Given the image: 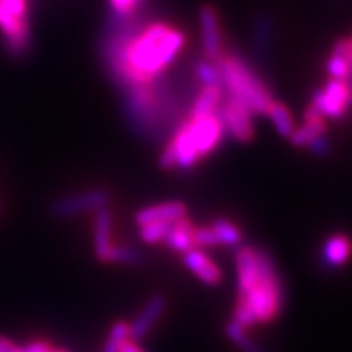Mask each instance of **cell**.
I'll return each mask as SVG.
<instances>
[{
  "label": "cell",
  "mask_w": 352,
  "mask_h": 352,
  "mask_svg": "<svg viewBox=\"0 0 352 352\" xmlns=\"http://www.w3.org/2000/svg\"><path fill=\"white\" fill-rule=\"evenodd\" d=\"M267 116L271 118L272 124H274L276 131L279 132L284 138H290L292 132L296 131V122H294L292 113L289 111V108L284 103L279 101H272V104L267 109Z\"/></svg>",
  "instance_id": "cell-18"
},
{
  "label": "cell",
  "mask_w": 352,
  "mask_h": 352,
  "mask_svg": "<svg viewBox=\"0 0 352 352\" xmlns=\"http://www.w3.org/2000/svg\"><path fill=\"white\" fill-rule=\"evenodd\" d=\"M327 134V120L314 108H307L305 111V124L302 127H296V131L290 135V140L296 147H308L310 148L316 140L324 138Z\"/></svg>",
  "instance_id": "cell-13"
},
{
  "label": "cell",
  "mask_w": 352,
  "mask_h": 352,
  "mask_svg": "<svg viewBox=\"0 0 352 352\" xmlns=\"http://www.w3.org/2000/svg\"><path fill=\"white\" fill-rule=\"evenodd\" d=\"M328 74L336 80H349L352 69L347 59V39H340L333 47V54L328 60Z\"/></svg>",
  "instance_id": "cell-17"
},
{
  "label": "cell",
  "mask_w": 352,
  "mask_h": 352,
  "mask_svg": "<svg viewBox=\"0 0 352 352\" xmlns=\"http://www.w3.org/2000/svg\"><path fill=\"white\" fill-rule=\"evenodd\" d=\"M352 245L349 236L344 233H334L329 236L323 248V261L331 267H340L351 256Z\"/></svg>",
  "instance_id": "cell-15"
},
{
  "label": "cell",
  "mask_w": 352,
  "mask_h": 352,
  "mask_svg": "<svg viewBox=\"0 0 352 352\" xmlns=\"http://www.w3.org/2000/svg\"><path fill=\"white\" fill-rule=\"evenodd\" d=\"M352 104V88L347 80L331 78L327 85L318 90L314 96L311 108L316 109L327 120H338L346 114Z\"/></svg>",
  "instance_id": "cell-5"
},
{
  "label": "cell",
  "mask_w": 352,
  "mask_h": 352,
  "mask_svg": "<svg viewBox=\"0 0 352 352\" xmlns=\"http://www.w3.org/2000/svg\"><path fill=\"white\" fill-rule=\"evenodd\" d=\"M19 349L20 347L16 346L12 340L0 336V352H16Z\"/></svg>",
  "instance_id": "cell-28"
},
{
  "label": "cell",
  "mask_w": 352,
  "mask_h": 352,
  "mask_svg": "<svg viewBox=\"0 0 352 352\" xmlns=\"http://www.w3.org/2000/svg\"><path fill=\"white\" fill-rule=\"evenodd\" d=\"M109 202V195L104 189H90V191L78 192L74 196L60 197L52 202L51 214L59 219L76 217L78 214L96 212L101 208H107Z\"/></svg>",
  "instance_id": "cell-6"
},
{
  "label": "cell",
  "mask_w": 352,
  "mask_h": 352,
  "mask_svg": "<svg viewBox=\"0 0 352 352\" xmlns=\"http://www.w3.org/2000/svg\"><path fill=\"white\" fill-rule=\"evenodd\" d=\"M222 87H202L199 95L196 96L195 103L191 107V118H202L209 114H217V109L222 103Z\"/></svg>",
  "instance_id": "cell-16"
},
{
  "label": "cell",
  "mask_w": 352,
  "mask_h": 352,
  "mask_svg": "<svg viewBox=\"0 0 352 352\" xmlns=\"http://www.w3.org/2000/svg\"><path fill=\"white\" fill-rule=\"evenodd\" d=\"M171 226H173V222H153L147 223V226H142L139 232L140 240L148 245H155L158 241H165Z\"/></svg>",
  "instance_id": "cell-23"
},
{
  "label": "cell",
  "mask_w": 352,
  "mask_h": 352,
  "mask_svg": "<svg viewBox=\"0 0 352 352\" xmlns=\"http://www.w3.org/2000/svg\"><path fill=\"white\" fill-rule=\"evenodd\" d=\"M220 246L215 239L212 228L210 227H196L195 228V248H215Z\"/></svg>",
  "instance_id": "cell-25"
},
{
  "label": "cell",
  "mask_w": 352,
  "mask_h": 352,
  "mask_svg": "<svg viewBox=\"0 0 352 352\" xmlns=\"http://www.w3.org/2000/svg\"><path fill=\"white\" fill-rule=\"evenodd\" d=\"M131 340L129 323L127 321H116L109 329L108 340L103 346V352H121V347L126 341Z\"/></svg>",
  "instance_id": "cell-21"
},
{
  "label": "cell",
  "mask_w": 352,
  "mask_h": 352,
  "mask_svg": "<svg viewBox=\"0 0 352 352\" xmlns=\"http://www.w3.org/2000/svg\"><path fill=\"white\" fill-rule=\"evenodd\" d=\"M223 131L226 127L219 114L202 118L189 116L162 152L158 164L164 170H191L219 147Z\"/></svg>",
  "instance_id": "cell-3"
},
{
  "label": "cell",
  "mask_w": 352,
  "mask_h": 352,
  "mask_svg": "<svg viewBox=\"0 0 352 352\" xmlns=\"http://www.w3.org/2000/svg\"><path fill=\"white\" fill-rule=\"evenodd\" d=\"M142 253L139 252L138 248H132V246H124V245H113L111 252L108 254L107 263L113 264H139L142 263Z\"/></svg>",
  "instance_id": "cell-22"
},
{
  "label": "cell",
  "mask_w": 352,
  "mask_h": 352,
  "mask_svg": "<svg viewBox=\"0 0 352 352\" xmlns=\"http://www.w3.org/2000/svg\"><path fill=\"white\" fill-rule=\"evenodd\" d=\"M347 59H349V64L352 69V36L347 39Z\"/></svg>",
  "instance_id": "cell-30"
},
{
  "label": "cell",
  "mask_w": 352,
  "mask_h": 352,
  "mask_svg": "<svg viewBox=\"0 0 352 352\" xmlns=\"http://www.w3.org/2000/svg\"><path fill=\"white\" fill-rule=\"evenodd\" d=\"M210 228H212V232H214L215 239H217V241H219V245L236 248V246H240L241 239H243L240 228L236 227L233 222H230L228 219H215L212 222V226H210Z\"/></svg>",
  "instance_id": "cell-19"
},
{
  "label": "cell",
  "mask_w": 352,
  "mask_h": 352,
  "mask_svg": "<svg viewBox=\"0 0 352 352\" xmlns=\"http://www.w3.org/2000/svg\"><path fill=\"white\" fill-rule=\"evenodd\" d=\"M183 261L189 271L195 274L201 283L208 285H219L222 280V271L219 266L199 248H192L183 254Z\"/></svg>",
  "instance_id": "cell-12"
},
{
  "label": "cell",
  "mask_w": 352,
  "mask_h": 352,
  "mask_svg": "<svg viewBox=\"0 0 352 352\" xmlns=\"http://www.w3.org/2000/svg\"><path fill=\"white\" fill-rule=\"evenodd\" d=\"M252 111L236 100H228L222 108V124L240 142H250L254 138Z\"/></svg>",
  "instance_id": "cell-7"
},
{
  "label": "cell",
  "mask_w": 352,
  "mask_h": 352,
  "mask_svg": "<svg viewBox=\"0 0 352 352\" xmlns=\"http://www.w3.org/2000/svg\"><path fill=\"white\" fill-rule=\"evenodd\" d=\"M50 352H69V351H65V349H54V347H51Z\"/></svg>",
  "instance_id": "cell-31"
},
{
  "label": "cell",
  "mask_w": 352,
  "mask_h": 352,
  "mask_svg": "<svg viewBox=\"0 0 352 352\" xmlns=\"http://www.w3.org/2000/svg\"><path fill=\"white\" fill-rule=\"evenodd\" d=\"M226 334H227L228 340H230L233 344L239 347L240 352H264L261 347H259L256 342H254L252 338L248 336L246 328L240 327V324L235 323L233 320L230 321V323H227Z\"/></svg>",
  "instance_id": "cell-20"
},
{
  "label": "cell",
  "mask_w": 352,
  "mask_h": 352,
  "mask_svg": "<svg viewBox=\"0 0 352 352\" xmlns=\"http://www.w3.org/2000/svg\"><path fill=\"white\" fill-rule=\"evenodd\" d=\"M188 208L182 201H166L160 202V204L148 206V208L140 209L135 214V223L139 227L147 226V223L153 222H176L178 219L186 217Z\"/></svg>",
  "instance_id": "cell-10"
},
{
  "label": "cell",
  "mask_w": 352,
  "mask_h": 352,
  "mask_svg": "<svg viewBox=\"0 0 352 352\" xmlns=\"http://www.w3.org/2000/svg\"><path fill=\"white\" fill-rule=\"evenodd\" d=\"M235 270L239 296L233 321L243 328L274 321L283 310L285 292L272 258L256 246H240L235 252Z\"/></svg>",
  "instance_id": "cell-1"
},
{
  "label": "cell",
  "mask_w": 352,
  "mask_h": 352,
  "mask_svg": "<svg viewBox=\"0 0 352 352\" xmlns=\"http://www.w3.org/2000/svg\"><path fill=\"white\" fill-rule=\"evenodd\" d=\"M201 36L204 52L210 63H217L223 56L222 51V32H220V20L217 10L210 6H204L199 12Z\"/></svg>",
  "instance_id": "cell-8"
},
{
  "label": "cell",
  "mask_w": 352,
  "mask_h": 352,
  "mask_svg": "<svg viewBox=\"0 0 352 352\" xmlns=\"http://www.w3.org/2000/svg\"><path fill=\"white\" fill-rule=\"evenodd\" d=\"M166 310V298L164 296H153L148 298L145 307L140 310V314L135 316V320L129 323V333L132 341H140L151 333V329L155 327V323L162 318V315Z\"/></svg>",
  "instance_id": "cell-9"
},
{
  "label": "cell",
  "mask_w": 352,
  "mask_h": 352,
  "mask_svg": "<svg viewBox=\"0 0 352 352\" xmlns=\"http://www.w3.org/2000/svg\"><path fill=\"white\" fill-rule=\"evenodd\" d=\"M140 2H142V0H109L113 12L116 13L118 16L132 15L135 8L139 7Z\"/></svg>",
  "instance_id": "cell-26"
},
{
  "label": "cell",
  "mask_w": 352,
  "mask_h": 352,
  "mask_svg": "<svg viewBox=\"0 0 352 352\" xmlns=\"http://www.w3.org/2000/svg\"><path fill=\"white\" fill-rule=\"evenodd\" d=\"M113 214L108 208H101L95 212L94 219V252L98 261L107 263L113 248Z\"/></svg>",
  "instance_id": "cell-11"
},
{
  "label": "cell",
  "mask_w": 352,
  "mask_h": 352,
  "mask_svg": "<svg viewBox=\"0 0 352 352\" xmlns=\"http://www.w3.org/2000/svg\"><path fill=\"white\" fill-rule=\"evenodd\" d=\"M0 3L19 19H26V0H0Z\"/></svg>",
  "instance_id": "cell-27"
},
{
  "label": "cell",
  "mask_w": 352,
  "mask_h": 352,
  "mask_svg": "<svg viewBox=\"0 0 352 352\" xmlns=\"http://www.w3.org/2000/svg\"><path fill=\"white\" fill-rule=\"evenodd\" d=\"M195 223L188 217L178 219L176 222H173L168 235H166V246L173 250V252L182 254L192 250L195 248Z\"/></svg>",
  "instance_id": "cell-14"
},
{
  "label": "cell",
  "mask_w": 352,
  "mask_h": 352,
  "mask_svg": "<svg viewBox=\"0 0 352 352\" xmlns=\"http://www.w3.org/2000/svg\"><path fill=\"white\" fill-rule=\"evenodd\" d=\"M215 64L219 67L220 85L226 87L232 100L240 101L253 114L267 113L274 100L258 74L241 57L223 54Z\"/></svg>",
  "instance_id": "cell-4"
},
{
  "label": "cell",
  "mask_w": 352,
  "mask_h": 352,
  "mask_svg": "<svg viewBox=\"0 0 352 352\" xmlns=\"http://www.w3.org/2000/svg\"><path fill=\"white\" fill-rule=\"evenodd\" d=\"M196 76H197V78H199V82L202 83V87L220 85L219 67H217V64L210 63V60H202V63L196 65Z\"/></svg>",
  "instance_id": "cell-24"
},
{
  "label": "cell",
  "mask_w": 352,
  "mask_h": 352,
  "mask_svg": "<svg viewBox=\"0 0 352 352\" xmlns=\"http://www.w3.org/2000/svg\"><path fill=\"white\" fill-rule=\"evenodd\" d=\"M184 43L186 36L182 30L166 23H152L118 44L111 63L118 77L131 87L144 88L175 63Z\"/></svg>",
  "instance_id": "cell-2"
},
{
  "label": "cell",
  "mask_w": 352,
  "mask_h": 352,
  "mask_svg": "<svg viewBox=\"0 0 352 352\" xmlns=\"http://www.w3.org/2000/svg\"><path fill=\"white\" fill-rule=\"evenodd\" d=\"M121 352H145V351L142 349V347H139L138 342L129 340V341H126L124 344H122Z\"/></svg>",
  "instance_id": "cell-29"
}]
</instances>
